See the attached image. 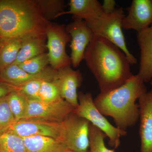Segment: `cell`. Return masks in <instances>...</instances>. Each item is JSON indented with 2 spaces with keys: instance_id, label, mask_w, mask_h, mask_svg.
<instances>
[{
  "instance_id": "obj_22",
  "label": "cell",
  "mask_w": 152,
  "mask_h": 152,
  "mask_svg": "<svg viewBox=\"0 0 152 152\" xmlns=\"http://www.w3.org/2000/svg\"><path fill=\"white\" fill-rule=\"evenodd\" d=\"M7 97L9 107L15 121L23 119L27 108L28 98L15 91Z\"/></svg>"
},
{
  "instance_id": "obj_7",
  "label": "cell",
  "mask_w": 152,
  "mask_h": 152,
  "mask_svg": "<svg viewBox=\"0 0 152 152\" xmlns=\"http://www.w3.org/2000/svg\"><path fill=\"white\" fill-rule=\"evenodd\" d=\"M46 47L51 66L58 70L72 65L70 56L66 52L67 44L71 42V37L64 25L51 23L46 32Z\"/></svg>"
},
{
  "instance_id": "obj_8",
  "label": "cell",
  "mask_w": 152,
  "mask_h": 152,
  "mask_svg": "<svg viewBox=\"0 0 152 152\" xmlns=\"http://www.w3.org/2000/svg\"><path fill=\"white\" fill-rule=\"evenodd\" d=\"M75 110L63 99L51 102L28 99L27 108L22 120L61 123Z\"/></svg>"
},
{
  "instance_id": "obj_16",
  "label": "cell",
  "mask_w": 152,
  "mask_h": 152,
  "mask_svg": "<svg viewBox=\"0 0 152 152\" xmlns=\"http://www.w3.org/2000/svg\"><path fill=\"white\" fill-rule=\"evenodd\" d=\"M69 10L60 14L73 15L74 19H78L88 22L97 18L104 13L102 4L97 0H70Z\"/></svg>"
},
{
  "instance_id": "obj_24",
  "label": "cell",
  "mask_w": 152,
  "mask_h": 152,
  "mask_svg": "<svg viewBox=\"0 0 152 152\" xmlns=\"http://www.w3.org/2000/svg\"><path fill=\"white\" fill-rule=\"evenodd\" d=\"M107 137L102 131L90 124L89 128V152H115L106 147L104 140Z\"/></svg>"
},
{
  "instance_id": "obj_15",
  "label": "cell",
  "mask_w": 152,
  "mask_h": 152,
  "mask_svg": "<svg viewBox=\"0 0 152 152\" xmlns=\"http://www.w3.org/2000/svg\"><path fill=\"white\" fill-rule=\"evenodd\" d=\"M137 39L140 50L138 75L145 83H148L152 79V25L137 33Z\"/></svg>"
},
{
  "instance_id": "obj_5",
  "label": "cell",
  "mask_w": 152,
  "mask_h": 152,
  "mask_svg": "<svg viewBox=\"0 0 152 152\" xmlns=\"http://www.w3.org/2000/svg\"><path fill=\"white\" fill-rule=\"evenodd\" d=\"M78 96L79 105L74 113L102 131L108 138L110 146L114 149L117 148L121 144V137L126 135V131L121 130L109 122L96 107L91 93L80 92Z\"/></svg>"
},
{
  "instance_id": "obj_29",
  "label": "cell",
  "mask_w": 152,
  "mask_h": 152,
  "mask_svg": "<svg viewBox=\"0 0 152 152\" xmlns=\"http://www.w3.org/2000/svg\"><path fill=\"white\" fill-rule=\"evenodd\" d=\"M13 91H14V89L12 86L0 80V99L6 97Z\"/></svg>"
},
{
  "instance_id": "obj_1",
  "label": "cell",
  "mask_w": 152,
  "mask_h": 152,
  "mask_svg": "<svg viewBox=\"0 0 152 152\" xmlns=\"http://www.w3.org/2000/svg\"><path fill=\"white\" fill-rule=\"evenodd\" d=\"M83 60L96 80L100 93L118 88L133 75L124 52L99 36L94 35L85 51Z\"/></svg>"
},
{
  "instance_id": "obj_12",
  "label": "cell",
  "mask_w": 152,
  "mask_h": 152,
  "mask_svg": "<svg viewBox=\"0 0 152 152\" xmlns=\"http://www.w3.org/2000/svg\"><path fill=\"white\" fill-rule=\"evenodd\" d=\"M152 25V0H133L122 21L123 29L140 32Z\"/></svg>"
},
{
  "instance_id": "obj_23",
  "label": "cell",
  "mask_w": 152,
  "mask_h": 152,
  "mask_svg": "<svg viewBox=\"0 0 152 152\" xmlns=\"http://www.w3.org/2000/svg\"><path fill=\"white\" fill-rule=\"evenodd\" d=\"M49 64L50 62L48 53H45L27 60L18 65L28 73L37 75L48 67Z\"/></svg>"
},
{
  "instance_id": "obj_28",
  "label": "cell",
  "mask_w": 152,
  "mask_h": 152,
  "mask_svg": "<svg viewBox=\"0 0 152 152\" xmlns=\"http://www.w3.org/2000/svg\"><path fill=\"white\" fill-rule=\"evenodd\" d=\"M102 9L104 14H109L113 12L116 10V2L114 0H104Z\"/></svg>"
},
{
  "instance_id": "obj_19",
  "label": "cell",
  "mask_w": 152,
  "mask_h": 152,
  "mask_svg": "<svg viewBox=\"0 0 152 152\" xmlns=\"http://www.w3.org/2000/svg\"><path fill=\"white\" fill-rule=\"evenodd\" d=\"M26 37L13 39L0 43V72L15 63Z\"/></svg>"
},
{
  "instance_id": "obj_10",
  "label": "cell",
  "mask_w": 152,
  "mask_h": 152,
  "mask_svg": "<svg viewBox=\"0 0 152 152\" xmlns=\"http://www.w3.org/2000/svg\"><path fill=\"white\" fill-rule=\"evenodd\" d=\"M62 122L19 120L11 124L6 132L13 133L23 138L34 136H45L61 140Z\"/></svg>"
},
{
  "instance_id": "obj_26",
  "label": "cell",
  "mask_w": 152,
  "mask_h": 152,
  "mask_svg": "<svg viewBox=\"0 0 152 152\" xmlns=\"http://www.w3.org/2000/svg\"><path fill=\"white\" fill-rule=\"evenodd\" d=\"M43 81L44 80L37 79L23 84L12 86L13 87L14 91L21 93L28 99L39 100V91Z\"/></svg>"
},
{
  "instance_id": "obj_9",
  "label": "cell",
  "mask_w": 152,
  "mask_h": 152,
  "mask_svg": "<svg viewBox=\"0 0 152 152\" xmlns=\"http://www.w3.org/2000/svg\"><path fill=\"white\" fill-rule=\"evenodd\" d=\"M73 19V21L66 26V29L71 37L72 65L74 68H77L83 60L85 51L94 34L85 20Z\"/></svg>"
},
{
  "instance_id": "obj_3",
  "label": "cell",
  "mask_w": 152,
  "mask_h": 152,
  "mask_svg": "<svg viewBox=\"0 0 152 152\" xmlns=\"http://www.w3.org/2000/svg\"><path fill=\"white\" fill-rule=\"evenodd\" d=\"M50 23L41 13L35 0H0V43L46 34Z\"/></svg>"
},
{
  "instance_id": "obj_13",
  "label": "cell",
  "mask_w": 152,
  "mask_h": 152,
  "mask_svg": "<svg viewBox=\"0 0 152 152\" xmlns=\"http://www.w3.org/2000/svg\"><path fill=\"white\" fill-rule=\"evenodd\" d=\"M138 100L140 152H152V89Z\"/></svg>"
},
{
  "instance_id": "obj_21",
  "label": "cell",
  "mask_w": 152,
  "mask_h": 152,
  "mask_svg": "<svg viewBox=\"0 0 152 152\" xmlns=\"http://www.w3.org/2000/svg\"><path fill=\"white\" fill-rule=\"evenodd\" d=\"M41 13L50 22L64 12V1L61 0H35Z\"/></svg>"
},
{
  "instance_id": "obj_20",
  "label": "cell",
  "mask_w": 152,
  "mask_h": 152,
  "mask_svg": "<svg viewBox=\"0 0 152 152\" xmlns=\"http://www.w3.org/2000/svg\"><path fill=\"white\" fill-rule=\"evenodd\" d=\"M0 152H28L23 139L8 132L0 134Z\"/></svg>"
},
{
  "instance_id": "obj_17",
  "label": "cell",
  "mask_w": 152,
  "mask_h": 152,
  "mask_svg": "<svg viewBox=\"0 0 152 152\" xmlns=\"http://www.w3.org/2000/svg\"><path fill=\"white\" fill-rule=\"evenodd\" d=\"M46 34L26 37L14 64H20L27 60L46 53Z\"/></svg>"
},
{
  "instance_id": "obj_27",
  "label": "cell",
  "mask_w": 152,
  "mask_h": 152,
  "mask_svg": "<svg viewBox=\"0 0 152 152\" xmlns=\"http://www.w3.org/2000/svg\"><path fill=\"white\" fill-rule=\"evenodd\" d=\"M15 121L9 107L7 96L0 99V134L5 132Z\"/></svg>"
},
{
  "instance_id": "obj_4",
  "label": "cell",
  "mask_w": 152,
  "mask_h": 152,
  "mask_svg": "<svg viewBox=\"0 0 152 152\" xmlns=\"http://www.w3.org/2000/svg\"><path fill=\"white\" fill-rule=\"evenodd\" d=\"M125 16L124 9L119 8L112 13H103L97 18L86 22L95 35L114 44L124 52L131 65L135 64L137 61L128 49L123 32L122 21Z\"/></svg>"
},
{
  "instance_id": "obj_14",
  "label": "cell",
  "mask_w": 152,
  "mask_h": 152,
  "mask_svg": "<svg viewBox=\"0 0 152 152\" xmlns=\"http://www.w3.org/2000/svg\"><path fill=\"white\" fill-rule=\"evenodd\" d=\"M56 72L50 66L40 73L31 75L22 69L18 65L13 64L0 72V80L12 86H18L37 79L53 80Z\"/></svg>"
},
{
  "instance_id": "obj_2",
  "label": "cell",
  "mask_w": 152,
  "mask_h": 152,
  "mask_svg": "<svg viewBox=\"0 0 152 152\" xmlns=\"http://www.w3.org/2000/svg\"><path fill=\"white\" fill-rule=\"evenodd\" d=\"M147 92L145 82L137 74L118 88L100 93L94 99V103L103 115L113 119L117 128L126 131L140 119L139 104L136 102Z\"/></svg>"
},
{
  "instance_id": "obj_31",
  "label": "cell",
  "mask_w": 152,
  "mask_h": 152,
  "mask_svg": "<svg viewBox=\"0 0 152 152\" xmlns=\"http://www.w3.org/2000/svg\"><path fill=\"white\" fill-rule=\"evenodd\" d=\"M150 84H151V86H152V79L151 80V81H150Z\"/></svg>"
},
{
  "instance_id": "obj_6",
  "label": "cell",
  "mask_w": 152,
  "mask_h": 152,
  "mask_svg": "<svg viewBox=\"0 0 152 152\" xmlns=\"http://www.w3.org/2000/svg\"><path fill=\"white\" fill-rule=\"evenodd\" d=\"M90 124L74 112L63 122L61 140L68 150L76 152L89 151Z\"/></svg>"
},
{
  "instance_id": "obj_18",
  "label": "cell",
  "mask_w": 152,
  "mask_h": 152,
  "mask_svg": "<svg viewBox=\"0 0 152 152\" xmlns=\"http://www.w3.org/2000/svg\"><path fill=\"white\" fill-rule=\"evenodd\" d=\"M23 139L28 152H64L67 149L61 139L45 136H34Z\"/></svg>"
},
{
  "instance_id": "obj_11",
  "label": "cell",
  "mask_w": 152,
  "mask_h": 152,
  "mask_svg": "<svg viewBox=\"0 0 152 152\" xmlns=\"http://www.w3.org/2000/svg\"><path fill=\"white\" fill-rule=\"evenodd\" d=\"M54 81L58 88L61 97L75 109L79 105L77 89L81 85L83 77L79 70L71 66L57 70Z\"/></svg>"
},
{
  "instance_id": "obj_25",
  "label": "cell",
  "mask_w": 152,
  "mask_h": 152,
  "mask_svg": "<svg viewBox=\"0 0 152 152\" xmlns=\"http://www.w3.org/2000/svg\"><path fill=\"white\" fill-rule=\"evenodd\" d=\"M39 101L45 102H51L62 99L54 80L43 81L39 91Z\"/></svg>"
},
{
  "instance_id": "obj_30",
  "label": "cell",
  "mask_w": 152,
  "mask_h": 152,
  "mask_svg": "<svg viewBox=\"0 0 152 152\" xmlns=\"http://www.w3.org/2000/svg\"><path fill=\"white\" fill-rule=\"evenodd\" d=\"M64 152H76L73 151H70V150H68L67 149L66 150V151H65ZM88 152H89V151Z\"/></svg>"
}]
</instances>
